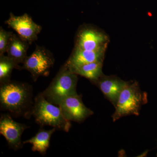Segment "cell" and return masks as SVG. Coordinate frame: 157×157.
I'll use <instances>...</instances> for the list:
<instances>
[{
    "label": "cell",
    "instance_id": "obj_1",
    "mask_svg": "<svg viewBox=\"0 0 157 157\" xmlns=\"http://www.w3.org/2000/svg\"><path fill=\"white\" fill-rule=\"evenodd\" d=\"M33 88L27 83L10 81L1 83V109L16 117L29 118L33 107Z\"/></svg>",
    "mask_w": 157,
    "mask_h": 157
},
{
    "label": "cell",
    "instance_id": "obj_2",
    "mask_svg": "<svg viewBox=\"0 0 157 157\" xmlns=\"http://www.w3.org/2000/svg\"><path fill=\"white\" fill-rule=\"evenodd\" d=\"M56 106L46 100L42 93H39L34 99L32 116L41 127L49 126L56 130L69 132L71 123L63 115L60 107Z\"/></svg>",
    "mask_w": 157,
    "mask_h": 157
},
{
    "label": "cell",
    "instance_id": "obj_3",
    "mask_svg": "<svg viewBox=\"0 0 157 157\" xmlns=\"http://www.w3.org/2000/svg\"><path fill=\"white\" fill-rule=\"evenodd\" d=\"M78 80L77 75L71 72L65 63L42 94L48 102L59 106L65 98L78 94Z\"/></svg>",
    "mask_w": 157,
    "mask_h": 157
},
{
    "label": "cell",
    "instance_id": "obj_4",
    "mask_svg": "<svg viewBox=\"0 0 157 157\" xmlns=\"http://www.w3.org/2000/svg\"><path fill=\"white\" fill-rule=\"evenodd\" d=\"M147 102V94L142 91L139 83L132 81L121 93L115 110L112 115L113 122L129 115L138 116L142 105Z\"/></svg>",
    "mask_w": 157,
    "mask_h": 157
},
{
    "label": "cell",
    "instance_id": "obj_5",
    "mask_svg": "<svg viewBox=\"0 0 157 157\" xmlns=\"http://www.w3.org/2000/svg\"><path fill=\"white\" fill-rule=\"evenodd\" d=\"M109 42L107 34L91 25L79 29L75 38L74 48L89 51L106 50Z\"/></svg>",
    "mask_w": 157,
    "mask_h": 157
},
{
    "label": "cell",
    "instance_id": "obj_6",
    "mask_svg": "<svg viewBox=\"0 0 157 157\" xmlns=\"http://www.w3.org/2000/svg\"><path fill=\"white\" fill-rule=\"evenodd\" d=\"M54 62L53 56L49 51L37 45L34 52L27 57L20 70H28L35 82L40 76L49 75Z\"/></svg>",
    "mask_w": 157,
    "mask_h": 157
},
{
    "label": "cell",
    "instance_id": "obj_7",
    "mask_svg": "<svg viewBox=\"0 0 157 157\" xmlns=\"http://www.w3.org/2000/svg\"><path fill=\"white\" fill-rule=\"evenodd\" d=\"M5 22L30 45L37 40L42 29V27L34 22L26 13L17 16L11 13L9 19Z\"/></svg>",
    "mask_w": 157,
    "mask_h": 157
},
{
    "label": "cell",
    "instance_id": "obj_8",
    "mask_svg": "<svg viewBox=\"0 0 157 157\" xmlns=\"http://www.w3.org/2000/svg\"><path fill=\"white\" fill-rule=\"evenodd\" d=\"M29 126L13 120L8 114H1L0 118V134L8 142L9 147L14 151L22 148L23 143L21 135Z\"/></svg>",
    "mask_w": 157,
    "mask_h": 157
},
{
    "label": "cell",
    "instance_id": "obj_9",
    "mask_svg": "<svg viewBox=\"0 0 157 157\" xmlns=\"http://www.w3.org/2000/svg\"><path fill=\"white\" fill-rule=\"evenodd\" d=\"M67 120L81 123L94 114V112L83 104L82 95L77 94L65 98L59 105Z\"/></svg>",
    "mask_w": 157,
    "mask_h": 157
},
{
    "label": "cell",
    "instance_id": "obj_10",
    "mask_svg": "<svg viewBox=\"0 0 157 157\" xmlns=\"http://www.w3.org/2000/svg\"><path fill=\"white\" fill-rule=\"evenodd\" d=\"M131 81H125L115 76L103 74L98 80L92 82L99 89L115 107L121 93Z\"/></svg>",
    "mask_w": 157,
    "mask_h": 157
},
{
    "label": "cell",
    "instance_id": "obj_11",
    "mask_svg": "<svg viewBox=\"0 0 157 157\" xmlns=\"http://www.w3.org/2000/svg\"><path fill=\"white\" fill-rule=\"evenodd\" d=\"M105 52L104 50L89 51L74 48L65 64L70 68L93 62H104Z\"/></svg>",
    "mask_w": 157,
    "mask_h": 157
},
{
    "label": "cell",
    "instance_id": "obj_12",
    "mask_svg": "<svg viewBox=\"0 0 157 157\" xmlns=\"http://www.w3.org/2000/svg\"><path fill=\"white\" fill-rule=\"evenodd\" d=\"M29 45L18 35L13 33L7 48V56L17 64H23L28 57L27 53Z\"/></svg>",
    "mask_w": 157,
    "mask_h": 157
},
{
    "label": "cell",
    "instance_id": "obj_13",
    "mask_svg": "<svg viewBox=\"0 0 157 157\" xmlns=\"http://www.w3.org/2000/svg\"><path fill=\"white\" fill-rule=\"evenodd\" d=\"M56 128L49 130L39 129L36 134L29 140L23 141V144L29 143L32 144V150L33 151L39 152L42 155H45L49 147L51 137L56 131Z\"/></svg>",
    "mask_w": 157,
    "mask_h": 157
},
{
    "label": "cell",
    "instance_id": "obj_14",
    "mask_svg": "<svg viewBox=\"0 0 157 157\" xmlns=\"http://www.w3.org/2000/svg\"><path fill=\"white\" fill-rule=\"evenodd\" d=\"M103 65V62H96L68 68L72 73L85 77L92 82L104 74Z\"/></svg>",
    "mask_w": 157,
    "mask_h": 157
},
{
    "label": "cell",
    "instance_id": "obj_15",
    "mask_svg": "<svg viewBox=\"0 0 157 157\" xmlns=\"http://www.w3.org/2000/svg\"><path fill=\"white\" fill-rule=\"evenodd\" d=\"M20 67L8 56L0 55V83L11 80L12 70L14 69L20 70Z\"/></svg>",
    "mask_w": 157,
    "mask_h": 157
},
{
    "label": "cell",
    "instance_id": "obj_16",
    "mask_svg": "<svg viewBox=\"0 0 157 157\" xmlns=\"http://www.w3.org/2000/svg\"><path fill=\"white\" fill-rule=\"evenodd\" d=\"M13 33L0 29V55L4 54L7 52V48Z\"/></svg>",
    "mask_w": 157,
    "mask_h": 157
}]
</instances>
